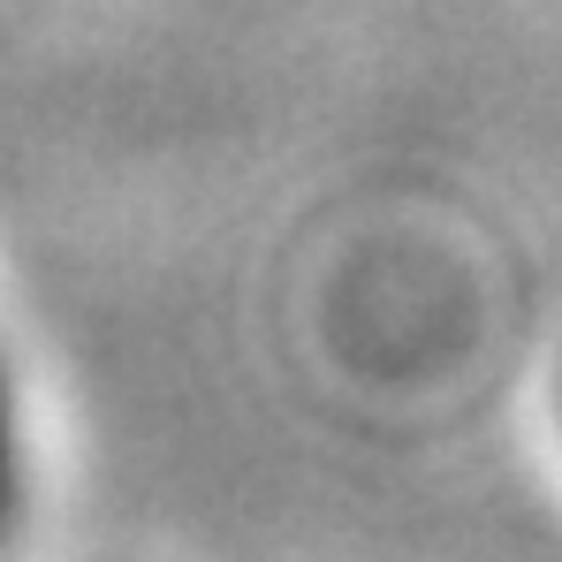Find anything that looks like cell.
<instances>
[{
  "instance_id": "cell-1",
  "label": "cell",
  "mask_w": 562,
  "mask_h": 562,
  "mask_svg": "<svg viewBox=\"0 0 562 562\" xmlns=\"http://www.w3.org/2000/svg\"><path fill=\"white\" fill-rule=\"evenodd\" d=\"M8 494H15V457H8V380H0V517H8Z\"/></svg>"
}]
</instances>
